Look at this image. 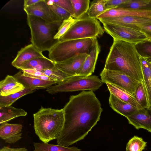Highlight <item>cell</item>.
I'll return each instance as SVG.
<instances>
[{
  "label": "cell",
  "instance_id": "cell-37",
  "mask_svg": "<svg viewBox=\"0 0 151 151\" xmlns=\"http://www.w3.org/2000/svg\"><path fill=\"white\" fill-rule=\"evenodd\" d=\"M140 29L146 36L147 41L151 42V25L141 27Z\"/></svg>",
  "mask_w": 151,
  "mask_h": 151
},
{
  "label": "cell",
  "instance_id": "cell-8",
  "mask_svg": "<svg viewBox=\"0 0 151 151\" xmlns=\"http://www.w3.org/2000/svg\"><path fill=\"white\" fill-rule=\"evenodd\" d=\"M104 29L113 39L135 45L147 41L145 35L140 29L110 23H103Z\"/></svg>",
  "mask_w": 151,
  "mask_h": 151
},
{
  "label": "cell",
  "instance_id": "cell-16",
  "mask_svg": "<svg viewBox=\"0 0 151 151\" xmlns=\"http://www.w3.org/2000/svg\"><path fill=\"white\" fill-rule=\"evenodd\" d=\"M45 57L42 52L32 44L22 48L12 62V65L17 69L24 63L37 57Z\"/></svg>",
  "mask_w": 151,
  "mask_h": 151
},
{
  "label": "cell",
  "instance_id": "cell-33",
  "mask_svg": "<svg viewBox=\"0 0 151 151\" xmlns=\"http://www.w3.org/2000/svg\"><path fill=\"white\" fill-rule=\"evenodd\" d=\"M75 19L72 16L68 19L63 20L60 27L58 32L54 37V39L59 40L69 29L75 21Z\"/></svg>",
  "mask_w": 151,
  "mask_h": 151
},
{
  "label": "cell",
  "instance_id": "cell-27",
  "mask_svg": "<svg viewBox=\"0 0 151 151\" xmlns=\"http://www.w3.org/2000/svg\"><path fill=\"white\" fill-rule=\"evenodd\" d=\"M117 7L137 10H151V0H128Z\"/></svg>",
  "mask_w": 151,
  "mask_h": 151
},
{
  "label": "cell",
  "instance_id": "cell-34",
  "mask_svg": "<svg viewBox=\"0 0 151 151\" xmlns=\"http://www.w3.org/2000/svg\"><path fill=\"white\" fill-rule=\"evenodd\" d=\"M141 56L151 58V42L146 41L136 45Z\"/></svg>",
  "mask_w": 151,
  "mask_h": 151
},
{
  "label": "cell",
  "instance_id": "cell-7",
  "mask_svg": "<svg viewBox=\"0 0 151 151\" xmlns=\"http://www.w3.org/2000/svg\"><path fill=\"white\" fill-rule=\"evenodd\" d=\"M103 83L96 76L85 77L76 75L71 76L60 83L50 87L46 91L52 94L78 91H94L99 89Z\"/></svg>",
  "mask_w": 151,
  "mask_h": 151
},
{
  "label": "cell",
  "instance_id": "cell-25",
  "mask_svg": "<svg viewBox=\"0 0 151 151\" xmlns=\"http://www.w3.org/2000/svg\"><path fill=\"white\" fill-rule=\"evenodd\" d=\"M72 4L74 18L78 19L87 13L89 8V0H70Z\"/></svg>",
  "mask_w": 151,
  "mask_h": 151
},
{
  "label": "cell",
  "instance_id": "cell-13",
  "mask_svg": "<svg viewBox=\"0 0 151 151\" xmlns=\"http://www.w3.org/2000/svg\"><path fill=\"white\" fill-rule=\"evenodd\" d=\"M93 40L92 45L90 52L77 75L87 77L91 76L94 72L100 51V47L97 38Z\"/></svg>",
  "mask_w": 151,
  "mask_h": 151
},
{
  "label": "cell",
  "instance_id": "cell-1",
  "mask_svg": "<svg viewBox=\"0 0 151 151\" xmlns=\"http://www.w3.org/2000/svg\"><path fill=\"white\" fill-rule=\"evenodd\" d=\"M64 122L57 144L68 147L83 139L100 119L103 109L93 91L70 96L63 108Z\"/></svg>",
  "mask_w": 151,
  "mask_h": 151
},
{
  "label": "cell",
  "instance_id": "cell-4",
  "mask_svg": "<svg viewBox=\"0 0 151 151\" xmlns=\"http://www.w3.org/2000/svg\"><path fill=\"white\" fill-rule=\"evenodd\" d=\"M31 32V42L42 52L49 51L60 40L54 39L61 22L51 23L36 16L27 14Z\"/></svg>",
  "mask_w": 151,
  "mask_h": 151
},
{
  "label": "cell",
  "instance_id": "cell-26",
  "mask_svg": "<svg viewBox=\"0 0 151 151\" xmlns=\"http://www.w3.org/2000/svg\"><path fill=\"white\" fill-rule=\"evenodd\" d=\"M35 90L25 88L23 90L6 96H0V106H11L17 99L27 94L32 93Z\"/></svg>",
  "mask_w": 151,
  "mask_h": 151
},
{
  "label": "cell",
  "instance_id": "cell-24",
  "mask_svg": "<svg viewBox=\"0 0 151 151\" xmlns=\"http://www.w3.org/2000/svg\"><path fill=\"white\" fill-rule=\"evenodd\" d=\"M33 151H81L75 147H68L60 145L49 144L45 143L34 142Z\"/></svg>",
  "mask_w": 151,
  "mask_h": 151
},
{
  "label": "cell",
  "instance_id": "cell-10",
  "mask_svg": "<svg viewBox=\"0 0 151 151\" xmlns=\"http://www.w3.org/2000/svg\"><path fill=\"white\" fill-rule=\"evenodd\" d=\"M27 14L40 18L51 23L62 22L63 20L51 9L45 0H41L32 6L24 7Z\"/></svg>",
  "mask_w": 151,
  "mask_h": 151
},
{
  "label": "cell",
  "instance_id": "cell-35",
  "mask_svg": "<svg viewBox=\"0 0 151 151\" xmlns=\"http://www.w3.org/2000/svg\"><path fill=\"white\" fill-rule=\"evenodd\" d=\"M52 2L68 12L74 18V14L72 4L70 0H52Z\"/></svg>",
  "mask_w": 151,
  "mask_h": 151
},
{
  "label": "cell",
  "instance_id": "cell-32",
  "mask_svg": "<svg viewBox=\"0 0 151 151\" xmlns=\"http://www.w3.org/2000/svg\"><path fill=\"white\" fill-rule=\"evenodd\" d=\"M45 1L53 11L63 21L68 19L71 16L68 12L53 3L52 0H45Z\"/></svg>",
  "mask_w": 151,
  "mask_h": 151
},
{
  "label": "cell",
  "instance_id": "cell-2",
  "mask_svg": "<svg viewBox=\"0 0 151 151\" xmlns=\"http://www.w3.org/2000/svg\"><path fill=\"white\" fill-rule=\"evenodd\" d=\"M140 57L135 45L113 39L104 69L123 71L139 82H143Z\"/></svg>",
  "mask_w": 151,
  "mask_h": 151
},
{
  "label": "cell",
  "instance_id": "cell-21",
  "mask_svg": "<svg viewBox=\"0 0 151 151\" xmlns=\"http://www.w3.org/2000/svg\"><path fill=\"white\" fill-rule=\"evenodd\" d=\"M140 58L143 81L147 97L148 106L149 108H151V58L141 56Z\"/></svg>",
  "mask_w": 151,
  "mask_h": 151
},
{
  "label": "cell",
  "instance_id": "cell-6",
  "mask_svg": "<svg viewBox=\"0 0 151 151\" xmlns=\"http://www.w3.org/2000/svg\"><path fill=\"white\" fill-rule=\"evenodd\" d=\"M75 19L68 30L60 38V41L93 39L102 35L105 32L96 18L88 16Z\"/></svg>",
  "mask_w": 151,
  "mask_h": 151
},
{
  "label": "cell",
  "instance_id": "cell-15",
  "mask_svg": "<svg viewBox=\"0 0 151 151\" xmlns=\"http://www.w3.org/2000/svg\"><path fill=\"white\" fill-rule=\"evenodd\" d=\"M88 55H78L64 61L55 63V66L70 76L77 75Z\"/></svg>",
  "mask_w": 151,
  "mask_h": 151
},
{
  "label": "cell",
  "instance_id": "cell-30",
  "mask_svg": "<svg viewBox=\"0 0 151 151\" xmlns=\"http://www.w3.org/2000/svg\"><path fill=\"white\" fill-rule=\"evenodd\" d=\"M41 72L46 76L57 82L58 84L63 81L71 76L55 66L52 68L45 69Z\"/></svg>",
  "mask_w": 151,
  "mask_h": 151
},
{
  "label": "cell",
  "instance_id": "cell-23",
  "mask_svg": "<svg viewBox=\"0 0 151 151\" xmlns=\"http://www.w3.org/2000/svg\"><path fill=\"white\" fill-rule=\"evenodd\" d=\"M27 114L24 109L11 106H0V124L7 122L18 117L25 116Z\"/></svg>",
  "mask_w": 151,
  "mask_h": 151
},
{
  "label": "cell",
  "instance_id": "cell-31",
  "mask_svg": "<svg viewBox=\"0 0 151 151\" xmlns=\"http://www.w3.org/2000/svg\"><path fill=\"white\" fill-rule=\"evenodd\" d=\"M147 143L142 138L134 136L127 144L126 151H142L146 146Z\"/></svg>",
  "mask_w": 151,
  "mask_h": 151
},
{
  "label": "cell",
  "instance_id": "cell-5",
  "mask_svg": "<svg viewBox=\"0 0 151 151\" xmlns=\"http://www.w3.org/2000/svg\"><path fill=\"white\" fill-rule=\"evenodd\" d=\"M93 42L91 38L60 41L49 51V58L59 63L79 54H88Z\"/></svg>",
  "mask_w": 151,
  "mask_h": 151
},
{
  "label": "cell",
  "instance_id": "cell-17",
  "mask_svg": "<svg viewBox=\"0 0 151 151\" xmlns=\"http://www.w3.org/2000/svg\"><path fill=\"white\" fill-rule=\"evenodd\" d=\"M14 76L25 88L34 90L40 89L47 88L50 87L58 84L57 82L40 80L36 78L24 76L21 70Z\"/></svg>",
  "mask_w": 151,
  "mask_h": 151
},
{
  "label": "cell",
  "instance_id": "cell-19",
  "mask_svg": "<svg viewBox=\"0 0 151 151\" xmlns=\"http://www.w3.org/2000/svg\"><path fill=\"white\" fill-rule=\"evenodd\" d=\"M109 103L114 111L126 118L139 109L131 104L122 101L110 93Z\"/></svg>",
  "mask_w": 151,
  "mask_h": 151
},
{
  "label": "cell",
  "instance_id": "cell-11",
  "mask_svg": "<svg viewBox=\"0 0 151 151\" xmlns=\"http://www.w3.org/2000/svg\"><path fill=\"white\" fill-rule=\"evenodd\" d=\"M99 20L102 24L110 23L139 29L142 27L151 25V19L138 17L126 16Z\"/></svg>",
  "mask_w": 151,
  "mask_h": 151
},
{
  "label": "cell",
  "instance_id": "cell-22",
  "mask_svg": "<svg viewBox=\"0 0 151 151\" xmlns=\"http://www.w3.org/2000/svg\"><path fill=\"white\" fill-rule=\"evenodd\" d=\"M106 84L110 94L123 101L131 104L139 109L142 108L130 93L118 86L107 83Z\"/></svg>",
  "mask_w": 151,
  "mask_h": 151
},
{
  "label": "cell",
  "instance_id": "cell-28",
  "mask_svg": "<svg viewBox=\"0 0 151 151\" xmlns=\"http://www.w3.org/2000/svg\"><path fill=\"white\" fill-rule=\"evenodd\" d=\"M133 96L142 108L148 107L147 95L144 81L140 82L138 84Z\"/></svg>",
  "mask_w": 151,
  "mask_h": 151
},
{
  "label": "cell",
  "instance_id": "cell-12",
  "mask_svg": "<svg viewBox=\"0 0 151 151\" xmlns=\"http://www.w3.org/2000/svg\"><path fill=\"white\" fill-rule=\"evenodd\" d=\"M126 118L129 123L136 129L142 128L151 133V108L140 109Z\"/></svg>",
  "mask_w": 151,
  "mask_h": 151
},
{
  "label": "cell",
  "instance_id": "cell-20",
  "mask_svg": "<svg viewBox=\"0 0 151 151\" xmlns=\"http://www.w3.org/2000/svg\"><path fill=\"white\" fill-rule=\"evenodd\" d=\"M55 64V62L45 56L37 57L24 62L18 69H31L42 71L45 69L54 67Z\"/></svg>",
  "mask_w": 151,
  "mask_h": 151
},
{
  "label": "cell",
  "instance_id": "cell-36",
  "mask_svg": "<svg viewBox=\"0 0 151 151\" xmlns=\"http://www.w3.org/2000/svg\"><path fill=\"white\" fill-rule=\"evenodd\" d=\"M128 0H106L105 6L107 10L118 7Z\"/></svg>",
  "mask_w": 151,
  "mask_h": 151
},
{
  "label": "cell",
  "instance_id": "cell-29",
  "mask_svg": "<svg viewBox=\"0 0 151 151\" xmlns=\"http://www.w3.org/2000/svg\"><path fill=\"white\" fill-rule=\"evenodd\" d=\"M106 0H94L91 3L87 12L88 16L96 18L100 14L108 10L105 4Z\"/></svg>",
  "mask_w": 151,
  "mask_h": 151
},
{
  "label": "cell",
  "instance_id": "cell-39",
  "mask_svg": "<svg viewBox=\"0 0 151 151\" xmlns=\"http://www.w3.org/2000/svg\"><path fill=\"white\" fill-rule=\"evenodd\" d=\"M41 0H24V7L32 6L39 2Z\"/></svg>",
  "mask_w": 151,
  "mask_h": 151
},
{
  "label": "cell",
  "instance_id": "cell-18",
  "mask_svg": "<svg viewBox=\"0 0 151 151\" xmlns=\"http://www.w3.org/2000/svg\"><path fill=\"white\" fill-rule=\"evenodd\" d=\"M25 88L14 76L7 75L0 81V96H8L22 91Z\"/></svg>",
  "mask_w": 151,
  "mask_h": 151
},
{
  "label": "cell",
  "instance_id": "cell-14",
  "mask_svg": "<svg viewBox=\"0 0 151 151\" xmlns=\"http://www.w3.org/2000/svg\"><path fill=\"white\" fill-rule=\"evenodd\" d=\"M22 125L20 124H9L7 122L0 124V137L6 143H16L22 138Z\"/></svg>",
  "mask_w": 151,
  "mask_h": 151
},
{
  "label": "cell",
  "instance_id": "cell-3",
  "mask_svg": "<svg viewBox=\"0 0 151 151\" xmlns=\"http://www.w3.org/2000/svg\"><path fill=\"white\" fill-rule=\"evenodd\" d=\"M33 116L35 133L40 139L45 143L57 139L64 124L63 108L55 109L42 106Z\"/></svg>",
  "mask_w": 151,
  "mask_h": 151
},
{
  "label": "cell",
  "instance_id": "cell-9",
  "mask_svg": "<svg viewBox=\"0 0 151 151\" xmlns=\"http://www.w3.org/2000/svg\"><path fill=\"white\" fill-rule=\"evenodd\" d=\"M100 75L104 83H109L119 87L133 95L137 85L140 82L121 71L104 69Z\"/></svg>",
  "mask_w": 151,
  "mask_h": 151
},
{
  "label": "cell",
  "instance_id": "cell-38",
  "mask_svg": "<svg viewBox=\"0 0 151 151\" xmlns=\"http://www.w3.org/2000/svg\"><path fill=\"white\" fill-rule=\"evenodd\" d=\"M0 151H27L25 147L11 148L7 146H4L0 149Z\"/></svg>",
  "mask_w": 151,
  "mask_h": 151
}]
</instances>
